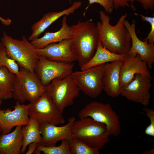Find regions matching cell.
I'll list each match as a JSON object with an SVG mask.
<instances>
[{
  "instance_id": "cell-1",
  "label": "cell",
  "mask_w": 154,
  "mask_h": 154,
  "mask_svg": "<svg viewBox=\"0 0 154 154\" xmlns=\"http://www.w3.org/2000/svg\"><path fill=\"white\" fill-rule=\"evenodd\" d=\"M99 13L100 21L96 24L102 46L114 53L127 54L131 46L130 35L124 24L127 14L122 15L116 24L112 25L110 24V17L105 12L100 11Z\"/></svg>"
},
{
  "instance_id": "cell-2",
  "label": "cell",
  "mask_w": 154,
  "mask_h": 154,
  "mask_svg": "<svg viewBox=\"0 0 154 154\" xmlns=\"http://www.w3.org/2000/svg\"><path fill=\"white\" fill-rule=\"evenodd\" d=\"M71 28L72 47L81 67L94 54L99 41L98 32L92 19L79 21Z\"/></svg>"
},
{
  "instance_id": "cell-3",
  "label": "cell",
  "mask_w": 154,
  "mask_h": 154,
  "mask_svg": "<svg viewBox=\"0 0 154 154\" xmlns=\"http://www.w3.org/2000/svg\"><path fill=\"white\" fill-rule=\"evenodd\" d=\"M25 36L21 39H15L3 31L1 42L4 45L7 56L15 61L20 67L32 72L34 70L38 59L35 48Z\"/></svg>"
},
{
  "instance_id": "cell-4",
  "label": "cell",
  "mask_w": 154,
  "mask_h": 154,
  "mask_svg": "<svg viewBox=\"0 0 154 154\" xmlns=\"http://www.w3.org/2000/svg\"><path fill=\"white\" fill-rule=\"evenodd\" d=\"M73 138L99 150L110 141L106 126L89 117L76 120L72 128Z\"/></svg>"
},
{
  "instance_id": "cell-5",
  "label": "cell",
  "mask_w": 154,
  "mask_h": 154,
  "mask_svg": "<svg viewBox=\"0 0 154 154\" xmlns=\"http://www.w3.org/2000/svg\"><path fill=\"white\" fill-rule=\"evenodd\" d=\"M13 98L24 103L28 101L33 103L46 91L43 85L35 72L24 68H19V73L15 74L13 82Z\"/></svg>"
},
{
  "instance_id": "cell-6",
  "label": "cell",
  "mask_w": 154,
  "mask_h": 154,
  "mask_svg": "<svg viewBox=\"0 0 154 154\" xmlns=\"http://www.w3.org/2000/svg\"><path fill=\"white\" fill-rule=\"evenodd\" d=\"M78 116L79 119L89 117L104 124L110 135L116 137L121 133L119 117L108 103L91 102L79 112Z\"/></svg>"
},
{
  "instance_id": "cell-7",
  "label": "cell",
  "mask_w": 154,
  "mask_h": 154,
  "mask_svg": "<svg viewBox=\"0 0 154 154\" xmlns=\"http://www.w3.org/2000/svg\"><path fill=\"white\" fill-rule=\"evenodd\" d=\"M46 92L62 113L66 108L73 104L80 91L70 74L54 79L46 86Z\"/></svg>"
},
{
  "instance_id": "cell-8",
  "label": "cell",
  "mask_w": 154,
  "mask_h": 154,
  "mask_svg": "<svg viewBox=\"0 0 154 154\" xmlns=\"http://www.w3.org/2000/svg\"><path fill=\"white\" fill-rule=\"evenodd\" d=\"M105 64L72 72L70 75L80 91L90 97L96 98L103 90L102 78Z\"/></svg>"
},
{
  "instance_id": "cell-9",
  "label": "cell",
  "mask_w": 154,
  "mask_h": 154,
  "mask_svg": "<svg viewBox=\"0 0 154 154\" xmlns=\"http://www.w3.org/2000/svg\"><path fill=\"white\" fill-rule=\"evenodd\" d=\"M31 105L28 110L29 117L35 118L39 123H46L54 125L62 124L64 118L46 92Z\"/></svg>"
},
{
  "instance_id": "cell-10",
  "label": "cell",
  "mask_w": 154,
  "mask_h": 154,
  "mask_svg": "<svg viewBox=\"0 0 154 154\" xmlns=\"http://www.w3.org/2000/svg\"><path fill=\"white\" fill-rule=\"evenodd\" d=\"M38 55V59L34 72L42 84L49 85L54 79L63 78L70 75L73 72L74 64L49 60L44 56Z\"/></svg>"
},
{
  "instance_id": "cell-11",
  "label": "cell",
  "mask_w": 154,
  "mask_h": 154,
  "mask_svg": "<svg viewBox=\"0 0 154 154\" xmlns=\"http://www.w3.org/2000/svg\"><path fill=\"white\" fill-rule=\"evenodd\" d=\"M151 76L137 74L128 84L121 88L120 95L128 100L140 103L144 107L149 103Z\"/></svg>"
},
{
  "instance_id": "cell-12",
  "label": "cell",
  "mask_w": 154,
  "mask_h": 154,
  "mask_svg": "<svg viewBox=\"0 0 154 154\" xmlns=\"http://www.w3.org/2000/svg\"><path fill=\"white\" fill-rule=\"evenodd\" d=\"M76 120L75 117L72 116L68 119L66 124L60 126L46 123H40L39 128L42 139L39 144L51 146L56 145L60 141L67 140L70 141L73 138L72 128Z\"/></svg>"
},
{
  "instance_id": "cell-13",
  "label": "cell",
  "mask_w": 154,
  "mask_h": 154,
  "mask_svg": "<svg viewBox=\"0 0 154 154\" xmlns=\"http://www.w3.org/2000/svg\"><path fill=\"white\" fill-rule=\"evenodd\" d=\"M31 105V103L26 105L17 101L12 111L9 108H0V126L2 134L9 133L15 126L28 124L29 119L28 110Z\"/></svg>"
},
{
  "instance_id": "cell-14",
  "label": "cell",
  "mask_w": 154,
  "mask_h": 154,
  "mask_svg": "<svg viewBox=\"0 0 154 154\" xmlns=\"http://www.w3.org/2000/svg\"><path fill=\"white\" fill-rule=\"evenodd\" d=\"M35 49L38 55L51 60L68 63L77 61L71 38L51 43L42 48H35Z\"/></svg>"
},
{
  "instance_id": "cell-15",
  "label": "cell",
  "mask_w": 154,
  "mask_h": 154,
  "mask_svg": "<svg viewBox=\"0 0 154 154\" xmlns=\"http://www.w3.org/2000/svg\"><path fill=\"white\" fill-rule=\"evenodd\" d=\"M124 24L131 38V47L127 54L132 57L139 54L141 59L146 63L148 68L151 69L154 62V44L149 43L147 40L142 41L139 38L136 34L135 24L130 23L125 19Z\"/></svg>"
},
{
  "instance_id": "cell-16",
  "label": "cell",
  "mask_w": 154,
  "mask_h": 154,
  "mask_svg": "<svg viewBox=\"0 0 154 154\" xmlns=\"http://www.w3.org/2000/svg\"><path fill=\"white\" fill-rule=\"evenodd\" d=\"M148 68L147 64L141 59L139 54L132 57L126 54L120 72L121 88L129 83L136 74L151 76V73Z\"/></svg>"
},
{
  "instance_id": "cell-17",
  "label": "cell",
  "mask_w": 154,
  "mask_h": 154,
  "mask_svg": "<svg viewBox=\"0 0 154 154\" xmlns=\"http://www.w3.org/2000/svg\"><path fill=\"white\" fill-rule=\"evenodd\" d=\"M124 60H117L105 64L102 78L103 90L109 96L116 98L120 95V72Z\"/></svg>"
},
{
  "instance_id": "cell-18",
  "label": "cell",
  "mask_w": 154,
  "mask_h": 154,
  "mask_svg": "<svg viewBox=\"0 0 154 154\" xmlns=\"http://www.w3.org/2000/svg\"><path fill=\"white\" fill-rule=\"evenodd\" d=\"M82 4L80 1H75L70 7L62 11L49 12L44 14L39 20L32 26V32L28 38V40L31 41L38 38L40 35L52 23L63 16H67L73 13L81 6Z\"/></svg>"
},
{
  "instance_id": "cell-19",
  "label": "cell",
  "mask_w": 154,
  "mask_h": 154,
  "mask_svg": "<svg viewBox=\"0 0 154 154\" xmlns=\"http://www.w3.org/2000/svg\"><path fill=\"white\" fill-rule=\"evenodd\" d=\"M67 16H63L61 27L58 31L54 32H46L42 37L30 42L36 48H43L52 43L59 42L64 40L72 38L71 26L67 22Z\"/></svg>"
},
{
  "instance_id": "cell-20",
  "label": "cell",
  "mask_w": 154,
  "mask_h": 154,
  "mask_svg": "<svg viewBox=\"0 0 154 154\" xmlns=\"http://www.w3.org/2000/svg\"><path fill=\"white\" fill-rule=\"evenodd\" d=\"M22 126H17L11 132L0 135V154H19L23 144Z\"/></svg>"
},
{
  "instance_id": "cell-21",
  "label": "cell",
  "mask_w": 154,
  "mask_h": 154,
  "mask_svg": "<svg viewBox=\"0 0 154 154\" xmlns=\"http://www.w3.org/2000/svg\"><path fill=\"white\" fill-rule=\"evenodd\" d=\"M126 54L112 52L104 47L99 40L96 51L91 59L82 66L81 70L87 69L98 65L119 60H125Z\"/></svg>"
},
{
  "instance_id": "cell-22",
  "label": "cell",
  "mask_w": 154,
  "mask_h": 154,
  "mask_svg": "<svg viewBox=\"0 0 154 154\" xmlns=\"http://www.w3.org/2000/svg\"><path fill=\"white\" fill-rule=\"evenodd\" d=\"M39 124L35 118L29 117L28 124L22 127L23 144L21 149V153L25 152L27 147L30 143L35 142L39 144L41 142L42 137L39 130Z\"/></svg>"
},
{
  "instance_id": "cell-23",
  "label": "cell",
  "mask_w": 154,
  "mask_h": 154,
  "mask_svg": "<svg viewBox=\"0 0 154 154\" xmlns=\"http://www.w3.org/2000/svg\"><path fill=\"white\" fill-rule=\"evenodd\" d=\"M15 75L6 67L0 68V99L2 100L13 98Z\"/></svg>"
},
{
  "instance_id": "cell-24",
  "label": "cell",
  "mask_w": 154,
  "mask_h": 154,
  "mask_svg": "<svg viewBox=\"0 0 154 154\" xmlns=\"http://www.w3.org/2000/svg\"><path fill=\"white\" fill-rule=\"evenodd\" d=\"M61 141L60 144L57 146L46 147L38 144L34 153L39 154L42 152L45 154H71L69 141L67 140Z\"/></svg>"
},
{
  "instance_id": "cell-25",
  "label": "cell",
  "mask_w": 154,
  "mask_h": 154,
  "mask_svg": "<svg viewBox=\"0 0 154 154\" xmlns=\"http://www.w3.org/2000/svg\"><path fill=\"white\" fill-rule=\"evenodd\" d=\"M71 154H99V150L92 147L81 141L73 138L70 141Z\"/></svg>"
},
{
  "instance_id": "cell-26",
  "label": "cell",
  "mask_w": 154,
  "mask_h": 154,
  "mask_svg": "<svg viewBox=\"0 0 154 154\" xmlns=\"http://www.w3.org/2000/svg\"><path fill=\"white\" fill-rule=\"evenodd\" d=\"M3 66L6 67L10 72L15 74H18L19 73V68L18 65L14 60L7 56L5 47L0 42V68Z\"/></svg>"
},
{
  "instance_id": "cell-27",
  "label": "cell",
  "mask_w": 154,
  "mask_h": 154,
  "mask_svg": "<svg viewBox=\"0 0 154 154\" xmlns=\"http://www.w3.org/2000/svg\"><path fill=\"white\" fill-rule=\"evenodd\" d=\"M143 110L146 114L142 112L145 115L149 118L150 124L148 126L145 130V133L148 135L154 137V111L152 108L146 107L143 108Z\"/></svg>"
},
{
  "instance_id": "cell-28",
  "label": "cell",
  "mask_w": 154,
  "mask_h": 154,
  "mask_svg": "<svg viewBox=\"0 0 154 154\" xmlns=\"http://www.w3.org/2000/svg\"><path fill=\"white\" fill-rule=\"evenodd\" d=\"M135 15L140 16L141 20L149 23L150 25V31L144 40H147L149 43L153 44L154 43V17L145 16L142 14L135 13Z\"/></svg>"
},
{
  "instance_id": "cell-29",
  "label": "cell",
  "mask_w": 154,
  "mask_h": 154,
  "mask_svg": "<svg viewBox=\"0 0 154 154\" xmlns=\"http://www.w3.org/2000/svg\"><path fill=\"white\" fill-rule=\"evenodd\" d=\"M89 5L86 9H87L91 5L95 3L99 4L104 9L105 12L112 13L114 9L112 0H88Z\"/></svg>"
},
{
  "instance_id": "cell-30",
  "label": "cell",
  "mask_w": 154,
  "mask_h": 154,
  "mask_svg": "<svg viewBox=\"0 0 154 154\" xmlns=\"http://www.w3.org/2000/svg\"><path fill=\"white\" fill-rule=\"evenodd\" d=\"M136 1L139 3L145 10H150L151 11L153 10L154 7V0H130L131 8L133 10H135L133 3Z\"/></svg>"
},
{
  "instance_id": "cell-31",
  "label": "cell",
  "mask_w": 154,
  "mask_h": 154,
  "mask_svg": "<svg viewBox=\"0 0 154 154\" xmlns=\"http://www.w3.org/2000/svg\"><path fill=\"white\" fill-rule=\"evenodd\" d=\"M114 9H117L120 7H131L129 3L130 0H112Z\"/></svg>"
},
{
  "instance_id": "cell-32",
  "label": "cell",
  "mask_w": 154,
  "mask_h": 154,
  "mask_svg": "<svg viewBox=\"0 0 154 154\" xmlns=\"http://www.w3.org/2000/svg\"><path fill=\"white\" fill-rule=\"evenodd\" d=\"M39 144L34 142L30 143L28 145V150L26 152V154H32L34 153Z\"/></svg>"
},
{
  "instance_id": "cell-33",
  "label": "cell",
  "mask_w": 154,
  "mask_h": 154,
  "mask_svg": "<svg viewBox=\"0 0 154 154\" xmlns=\"http://www.w3.org/2000/svg\"><path fill=\"white\" fill-rule=\"evenodd\" d=\"M0 21L2 24L6 26H9L11 25L12 22L11 20L9 18L5 19L0 16Z\"/></svg>"
},
{
  "instance_id": "cell-34",
  "label": "cell",
  "mask_w": 154,
  "mask_h": 154,
  "mask_svg": "<svg viewBox=\"0 0 154 154\" xmlns=\"http://www.w3.org/2000/svg\"><path fill=\"white\" fill-rule=\"evenodd\" d=\"M143 153L144 154H153L154 153V148L149 150L145 151Z\"/></svg>"
},
{
  "instance_id": "cell-35",
  "label": "cell",
  "mask_w": 154,
  "mask_h": 154,
  "mask_svg": "<svg viewBox=\"0 0 154 154\" xmlns=\"http://www.w3.org/2000/svg\"><path fill=\"white\" fill-rule=\"evenodd\" d=\"M2 103V100L0 99V106L1 105Z\"/></svg>"
},
{
  "instance_id": "cell-36",
  "label": "cell",
  "mask_w": 154,
  "mask_h": 154,
  "mask_svg": "<svg viewBox=\"0 0 154 154\" xmlns=\"http://www.w3.org/2000/svg\"><path fill=\"white\" fill-rule=\"evenodd\" d=\"M1 127H0V133H1Z\"/></svg>"
},
{
  "instance_id": "cell-37",
  "label": "cell",
  "mask_w": 154,
  "mask_h": 154,
  "mask_svg": "<svg viewBox=\"0 0 154 154\" xmlns=\"http://www.w3.org/2000/svg\"><path fill=\"white\" fill-rule=\"evenodd\" d=\"M1 95V92H0V96Z\"/></svg>"
}]
</instances>
